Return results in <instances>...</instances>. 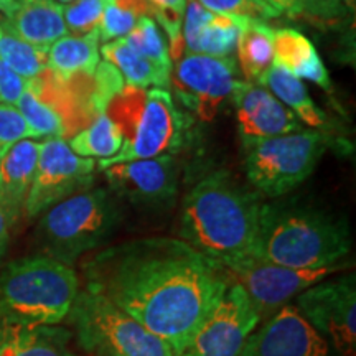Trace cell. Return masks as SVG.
Returning <instances> with one entry per match:
<instances>
[{
    "mask_svg": "<svg viewBox=\"0 0 356 356\" xmlns=\"http://www.w3.org/2000/svg\"><path fill=\"white\" fill-rule=\"evenodd\" d=\"M84 287L126 312L180 356L231 286L218 262L180 238H142L96 252Z\"/></svg>",
    "mask_w": 356,
    "mask_h": 356,
    "instance_id": "1",
    "label": "cell"
},
{
    "mask_svg": "<svg viewBox=\"0 0 356 356\" xmlns=\"http://www.w3.org/2000/svg\"><path fill=\"white\" fill-rule=\"evenodd\" d=\"M262 195L231 173L213 172L191 188L181 204L180 239L221 267L254 254Z\"/></svg>",
    "mask_w": 356,
    "mask_h": 356,
    "instance_id": "2",
    "label": "cell"
},
{
    "mask_svg": "<svg viewBox=\"0 0 356 356\" xmlns=\"http://www.w3.org/2000/svg\"><path fill=\"white\" fill-rule=\"evenodd\" d=\"M351 251L348 225L291 203H264L252 257L293 269L341 264Z\"/></svg>",
    "mask_w": 356,
    "mask_h": 356,
    "instance_id": "3",
    "label": "cell"
},
{
    "mask_svg": "<svg viewBox=\"0 0 356 356\" xmlns=\"http://www.w3.org/2000/svg\"><path fill=\"white\" fill-rule=\"evenodd\" d=\"M122 134V147L114 157L97 160L104 170L129 160L175 155L191 139L193 119L177 108L170 91L126 84L104 111Z\"/></svg>",
    "mask_w": 356,
    "mask_h": 356,
    "instance_id": "4",
    "label": "cell"
},
{
    "mask_svg": "<svg viewBox=\"0 0 356 356\" xmlns=\"http://www.w3.org/2000/svg\"><path fill=\"white\" fill-rule=\"evenodd\" d=\"M79 289L73 266L44 254L10 261L0 270V322L60 325L68 318Z\"/></svg>",
    "mask_w": 356,
    "mask_h": 356,
    "instance_id": "5",
    "label": "cell"
},
{
    "mask_svg": "<svg viewBox=\"0 0 356 356\" xmlns=\"http://www.w3.org/2000/svg\"><path fill=\"white\" fill-rule=\"evenodd\" d=\"M122 213L109 190L89 188L42 213L35 243L40 254L73 266L115 233Z\"/></svg>",
    "mask_w": 356,
    "mask_h": 356,
    "instance_id": "6",
    "label": "cell"
},
{
    "mask_svg": "<svg viewBox=\"0 0 356 356\" xmlns=\"http://www.w3.org/2000/svg\"><path fill=\"white\" fill-rule=\"evenodd\" d=\"M333 144L335 140L320 131H299L243 142L249 184L262 197H284L314 173Z\"/></svg>",
    "mask_w": 356,
    "mask_h": 356,
    "instance_id": "7",
    "label": "cell"
},
{
    "mask_svg": "<svg viewBox=\"0 0 356 356\" xmlns=\"http://www.w3.org/2000/svg\"><path fill=\"white\" fill-rule=\"evenodd\" d=\"M78 343L113 356H175L172 346L99 293L79 289L68 315Z\"/></svg>",
    "mask_w": 356,
    "mask_h": 356,
    "instance_id": "8",
    "label": "cell"
},
{
    "mask_svg": "<svg viewBox=\"0 0 356 356\" xmlns=\"http://www.w3.org/2000/svg\"><path fill=\"white\" fill-rule=\"evenodd\" d=\"M343 267V264H337L322 269H293L248 257L225 267V270L233 282L244 289L262 322L284 305L291 304L307 289L340 273Z\"/></svg>",
    "mask_w": 356,
    "mask_h": 356,
    "instance_id": "9",
    "label": "cell"
},
{
    "mask_svg": "<svg viewBox=\"0 0 356 356\" xmlns=\"http://www.w3.org/2000/svg\"><path fill=\"white\" fill-rule=\"evenodd\" d=\"M95 159L79 157L63 139L40 142L37 168L25 203V215L40 216L53 204L92 188Z\"/></svg>",
    "mask_w": 356,
    "mask_h": 356,
    "instance_id": "10",
    "label": "cell"
},
{
    "mask_svg": "<svg viewBox=\"0 0 356 356\" xmlns=\"http://www.w3.org/2000/svg\"><path fill=\"white\" fill-rule=\"evenodd\" d=\"M297 309L340 356L356 355V286L353 275L325 279L296 297Z\"/></svg>",
    "mask_w": 356,
    "mask_h": 356,
    "instance_id": "11",
    "label": "cell"
},
{
    "mask_svg": "<svg viewBox=\"0 0 356 356\" xmlns=\"http://www.w3.org/2000/svg\"><path fill=\"white\" fill-rule=\"evenodd\" d=\"M236 71L233 58L186 53L177 61L172 79L177 99L202 121H213L233 95Z\"/></svg>",
    "mask_w": 356,
    "mask_h": 356,
    "instance_id": "12",
    "label": "cell"
},
{
    "mask_svg": "<svg viewBox=\"0 0 356 356\" xmlns=\"http://www.w3.org/2000/svg\"><path fill=\"white\" fill-rule=\"evenodd\" d=\"M261 318L239 284L231 282L180 356H239Z\"/></svg>",
    "mask_w": 356,
    "mask_h": 356,
    "instance_id": "13",
    "label": "cell"
},
{
    "mask_svg": "<svg viewBox=\"0 0 356 356\" xmlns=\"http://www.w3.org/2000/svg\"><path fill=\"white\" fill-rule=\"evenodd\" d=\"M102 172L109 188L136 207L163 208L177 197L180 168L173 155L129 160Z\"/></svg>",
    "mask_w": 356,
    "mask_h": 356,
    "instance_id": "14",
    "label": "cell"
},
{
    "mask_svg": "<svg viewBox=\"0 0 356 356\" xmlns=\"http://www.w3.org/2000/svg\"><path fill=\"white\" fill-rule=\"evenodd\" d=\"M249 335L239 356H328V343L296 304H287Z\"/></svg>",
    "mask_w": 356,
    "mask_h": 356,
    "instance_id": "15",
    "label": "cell"
},
{
    "mask_svg": "<svg viewBox=\"0 0 356 356\" xmlns=\"http://www.w3.org/2000/svg\"><path fill=\"white\" fill-rule=\"evenodd\" d=\"M231 97L243 142L304 131L296 114L259 84L238 79Z\"/></svg>",
    "mask_w": 356,
    "mask_h": 356,
    "instance_id": "16",
    "label": "cell"
},
{
    "mask_svg": "<svg viewBox=\"0 0 356 356\" xmlns=\"http://www.w3.org/2000/svg\"><path fill=\"white\" fill-rule=\"evenodd\" d=\"M0 25L33 47L48 50L56 40L68 33L63 6L55 0H13L6 20Z\"/></svg>",
    "mask_w": 356,
    "mask_h": 356,
    "instance_id": "17",
    "label": "cell"
},
{
    "mask_svg": "<svg viewBox=\"0 0 356 356\" xmlns=\"http://www.w3.org/2000/svg\"><path fill=\"white\" fill-rule=\"evenodd\" d=\"M40 142L24 139L0 157V210L8 225H15L22 213L37 168Z\"/></svg>",
    "mask_w": 356,
    "mask_h": 356,
    "instance_id": "18",
    "label": "cell"
},
{
    "mask_svg": "<svg viewBox=\"0 0 356 356\" xmlns=\"http://www.w3.org/2000/svg\"><path fill=\"white\" fill-rule=\"evenodd\" d=\"M73 333L60 325H13L0 322V356H76Z\"/></svg>",
    "mask_w": 356,
    "mask_h": 356,
    "instance_id": "19",
    "label": "cell"
},
{
    "mask_svg": "<svg viewBox=\"0 0 356 356\" xmlns=\"http://www.w3.org/2000/svg\"><path fill=\"white\" fill-rule=\"evenodd\" d=\"M274 65L292 76L309 79L317 86L330 91L332 83L322 58L310 40L293 29L274 30Z\"/></svg>",
    "mask_w": 356,
    "mask_h": 356,
    "instance_id": "20",
    "label": "cell"
},
{
    "mask_svg": "<svg viewBox=\"0 0 356 356\" xmlns=\"http://www.w3.org/2000/svg\"><path fill=\"white\" fill-rule=\"evenodd\" d=\"M99 65V33L97 30L86 35L61 37L48 48L47 68L58 76L95 74Z\"/></svg>",
    "mask_w": 356,
    "mask_h": 356,
    "instance_id": "21",
    "label": "cell"
},
{
    "mask_svg": "<svg viewBox=\"0 0 356 356\" xmlns=\"http://www.w3.org/2000/svg\"><path fill=\"white\" fill-rule=\"evenodd\" d=\"M238 60L249 83H259L274 58V30L264 20L244 19L239 30Z\"/></svg>",
    "mask_w": 356,
    "mask_h": 356,
    "instance_id": "22",
    "label": "cell"
},
{
    "mask_svg": "<svg viewBox=\"0 0 356 356\" xmlns=\"http://www.w3.org/2000/svg\"><path fill=\"white\" fill-rule=\"evenodd\" d=\"M259 84L269 88L270 92L277 96L280 102L287 104L296 118L305 122L307 126L317 129L320 132H323V129L328 126V118L312 101L304 83L299 78L292 76L289 71L273 65L261 78Z\"/></svg>",
    "mask_w": 356,
    "mask_h": 356,
    "instance_id": "23",
    "label": "cell"
},
{
    "mask_svg": "<svg viewBox=\"0 0 356 356\" xmlns=\"http://www.w3.org/2000/svg\"><path fill=\"white\" fill-rule=\"evenodd\" d=\"M101 53L106 61L119 70L126 84L139 88H162L170 84V78L149 60L134 51L124 38L108 42L101 48Z\"/></svg>",
    "mask_w": 356,
    "mask_h": 356,
    "instance_id": "24",
    "label": "cell"
},
{
    "mask_svg": "<svg viewBox=\"0 0 356 356\" xmlns=\"http://www.w3.org/2000/svg\"><path fill=\"white\" fill-rule=\"evenodd\" d=\"M66 142L79 157L104 160L114 157L121 150L122 134L108 118V114L102 113L88 127Z\"/></svg>",
    "mask_w": 356,
    "mask_h": 356,
    "instance_id": "25",
    "label": "cell"
},
{
    "mask_svg": "<svg viewBox=\"0 0 356 356\" xmlns=\"http://www.w3.org/2000/svg\"><path fill=\"white\" fill-rule=\"evenodd\" d=\"M243 20L241 17L213 12L210 20L203 25L197 38L185 51L215 58H233Z\"/></svg>",
    "mask_w": 356,
    "mask_h": 356,
    "instance_id": "26",
    "label": "cell"
},
{
    "mask_svg": "<svg viewBox=\"0 0 356 356\" xmlns=\"http://www.w3.org/2000/svg\"><path fill=\"white\" fill-rule=\"evenodd\" d=\"M124 40H126L134 51L139 53L145 60H149L165 76L170 78L172 58L170 51H168L167 38L152 17H140L137 25L126 35Z\"/></svg>",
    "mask_w": 356,
    "mask_h": 356,
    "instance_id": "27",
    "label": "cell"
},
{
    "mask_svg": "<svg viewBox=\"0 0 356 356\" xmlns=\"http://www.w3.org/2000/svg\"><path fill=\"white\" fill-rule=\"evenodd\" d=\"M0 60L22 78L32 79L47 68L48 50L24 42L0 25Z\"/></svg>",
    "mask_w": 356,
    "mask_h": 356,
    "instance_id": "28",
    "label": "cell"
},
{
    "mask_svg": "<svg viewBox=\"0 0 356 356\" xmlns=\"http://www.w3.org/2000/svg\"><path fill=\"white\" fill-rule=\"evenodd\" d=\"M145 15H149V8L144 0H108L97 25L99 40L108 43L126 37Z\"/></svg>",
    "mask_w": 356,
    "mask_h": 356,
    "instance_id": "29",
    "label": "cell"
},
{
    "mask_svg": "<svg viewBox=\"0 0 356 356\" xmlns=\"http://www.w3.org/2000/svg\"><path fill=\"white\" fill-rule=\"evenodd\" d=\"M144 2L149 8V17L152 15V19L163 30L170 58L177 63L185 53L184 17L186 0H144Z\"/></svg>",
    "mask_w": 356,
    "mask_h": 356,
    "instance_id": "30",
    "label": "cell"
},
{
    "mask_svg": "<svg viewBox=\"0 0 356 356\" xmlns=\"http://www.w3.org/2000/svg\"><path fill=\"white\" fill-rule=\"evenodd\" d=\"M108 0H73L63 7L66 29L74 35H86L97 30Z\"/></svg>",
    "mask_w": 356,
    "mask_h": 356,
    "instance_id": "31",
    "label": "cell"
},
{
    "mask_svg": "<svg viewBox=\"0 0 356 356\" xmlns=\"http://www.w3.org/2000/svg\"><path fill=\"white\" fill-rule=\"evenodd\" d=\"M200 6L208 8L210 12L221 13V15L241 17V19L269 20L277 19V13L266 6L262 0H197Z\"/></svg>",
    "mask_w": 356,
    "mask_h": 356,
    "instance_id": "32",
    "label": "cell"
},
{
    "mask_svg": "<svg viewBox=\"0 0 356 356\" xmlns=\"http://www.w3.org/2000/svg\"><path fill=\"white\" fill-rule=\"evenodd\" d=\"M24 139H33L24 115L13 106L0 104V157Z\"/></svg>",
    "mask_w": 356,
    "mask_h": 356,
    "instance_id": "33",
    "label": "cell"
},
{
    "mask_svg": "<svg viewBox=\"0 0 356 356\" xmlns=\"http://www.w3.org/2000/svg\"><path fill=\"white\" fill-rule=\"evenodd\" d=\"M95 83L97 99H99L101 108L104 111L108 108L111 99L126 86V81H124L119 70L106 60L99 61V65H97V68L95 71Z\"/></svg>",
    "mask_w": 356,
    "mask_h": 356,
    "instance_id": "34",
    "label": "cell"
},
{
    "mask_svg": "<svg viewBox=\"0 0 356 356\" xmlns=\"http://www.w3.org/2000/svg\"><path fill=\"white\" fill-rule=\"evenodd\" d=\"M345 0H304L302 17L325 24L333 22L343 13Z\"/></svg>",
    "mask_w": 356,
    "mask_h": 356,
    "instance_id": "35",
    "label": "cell"
},
{
    "mask_svg": "<svg viewBox=\"0 0 356 356\" xmlns=\"http://www.w3.org/2000/svg\"><path fill=\"white\" fill-rule=\"evenodd\" d=\"M26 79L15 73L10 66L0 60V102L2 104H17L25 89Z\"/></svg>",
    "mask_w": 356,
    "mask_h": 356,
    "instance_id": "36",
    "label": "cell"
},
{
    "mask_svg": "<svg viewBox=\"0 0 356 356\" xmlns=\"http://www.w3.org/2000/svg\"><path fill=\"white\" fill-rule=\"evenodd\" d=\"M267 7L273 8L277 15H287L292 19L302 17V8H304V0H262Z\"/></svg>",
    "mask_w": 356,
    "mask_h": 356,
    "instance_id": "37",
    "label": "cell"
},
{
    "mask_svg": "<svg viewBox=\"0 0 356 356\" xmlns=\"http://www.w3.org/2000/svg\"><path fill=\"white\" fill-rule=\"evenodd\" d=\"M8 229H10V225H8L7 218L2 213V210H0V259L6 254V249L8 246V238H10Z\"/></svg>",
    "mask_w": 356,
    "mask_h": 356,
    "instance_id": "38",
    "label": "cell"
},
{
    "mask_svg": "<svg viewBox=\"0 0 356 356\" xmlns=\"http://www.w3.org/2000/svg\"><path fill=\"white\" fill-rule=\"evenodd\" d=\"M13 6V0H0V12L7 13Z\"/></svg>",
    "mask_w": 356,
    "mask_h": 356,
    "instance_id": "39",
    "label": "cell"
},
{
    "mask_svg": "<svg viewBox=\"0 0 356 356\" xmlns=\"http://www.w3.org/2000/svg\"><path fill=\"white\" fill-rule=\"evenodd\" d=\"M95 356H113V355L106 353V351H95Z\"/></svg>",
    "mask_w": 356,
    "mask_h": 356,
    "instance_id": "40",
    "label": "cell"
},
{
    "mask_svg": "<svg viewBox=\"0 0 356 356\" xmlns=\"http://www.w3.org/2000/svg\"><path fill=\"white\" fill-rule=\"evenodd\" d=\"M55 2H58V3H70V2H73V0H55Z\"/></svg>",
    "mask_w": 356,
    "mask_h": 356,
    "instance_id": "41",
    "label": "cell"
}]
</instances>
